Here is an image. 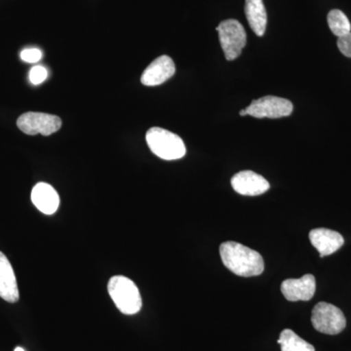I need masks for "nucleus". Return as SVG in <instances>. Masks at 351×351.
I'll list each match as a JSON object with an SVG mask.
<instances>
[{
  "label": "nucleus",
  "mask_w": 351,
  "mask_h": 351,
  "mask_svg": "<svg viewBox=\"0 0 351 351\" xmlns=\"http://www.w3.org/2000/svg\"><path fill=\"white\" fill-rule=\"evenodd\" d=\"M309 239L314 248L319 252L320 257H326L339 250L345 239L335 230L328 228H315L309 232Z\"/></svg>",
  "instance_id": "nucleus-11"
},
{
  "label": "nucleus",
  "mask_w": 351,
  "mask_h": 351,
  "mask_svg": "<svg viewBox=\"0 0 351 351\" xmlns=\"http://www.w3.org/2000/svg\"><path fill=\"white\" fill-rule=\"evenodd\" d=\"M327 21L330 29L338 38L345 36L348 32H351L350 20L346 17V14L341 12L339 9H334V10L330 11L329 14H328Z\"/></svg>",
  "instance_id": "nucleus-16"
},
{
  "label": "nucleus",
  "mask_w": 351,
  "mask_h": 351,
  "mask_svg": "<svg viewBox=\"0 0 351 351\" xmlns=\"http://www.w3.org/2000/svg\"><path fill=\"white\" fill-rule=\"evenodd\" d=\"M32 201L41 213L53 215L56 213L60 205L59 195L56 189L46 182H38L32 191Z\"/></svg>",
  "instance_id": "nucleus-13"
},
{
  "label": "nucleus",
  "mask_w": 351,
  "mask_h": 351,
  "mask_svg": "<svg viewBox=\"0 0 351 351\" xmlns=\"http://www.w3.org/2000/svg\"><path fill=\"white\" fill-rule=\"evenodd\" d=\"M311 323L316 331L326 335H338L345 330L346 319L343 311L334 304L318 302L313 309Z\"/></svg>",
  "instance_id": "nucleus-5"
},
{
  "label": "nucleus",
  "mask_w": 351,
  "mask_h": 351,
  "mask_svg": "<svg viewBox=\"0 0 351 351\" xmlns=\"http://www.w3.org/2000/svg\"><path fill=\"white\" fill-rule=\"evenodd\" d=\"M219 254L226 269L237 276H258L265 269L261 254L237 242H223L219 247Z\"/></svg>",
  "instance_id": "nucleus-1"
},
{
  "label": "nucleus",
  "mask_w": 351,
  "mask_h": 351,
  "mask_svg": "<svg viewBox=\"0 0 351 351\" xmlns=\"http://www.w3.org/2000/svg\"><path fill=\"white\" fill-rule=\"evenodd\" d=\"M232 186L237 193L247 196L263 195L270 188L269 182L263 176L249 170L241 171L233 176Z\"/></svg>",
  "instance_id": "nucleus-9"
},
{
  "label": "nucleus",
  "mask_w": 351,
  "mask_h": 351,
  "mask_svg": "<svg viewBox=\"0 0 351 351\" xmlns=\"http://www.w3.org/2000/svg\"><path fill=\"white\" fill-rule=\"evenodd\" d=\"M48 76L47 69L43 66H34L29 71V82L34 85H39L45 82Z\"/></svg>",
  "instance_id": "nucleus-17"
},
{
  "label": "nucleus",
  "mask_w": 351,
  "mask_h": 351,
  "mask_svg": "<svg viewBox=\"0 0 351 351\" xmlns=\"http://www.w3.org/2000/svg\"><path fill=\"white\" fill-rule=\"evenodd\" d=\"M338 47L339 51L346 57L351 58V32L339 36L338 39Z\"/></svg>",
  "instance_id": "nucleus-19"
},
{
  "label": "nucleus",
  "mask_w": 351,
  "mask_h": 351,
  "mask_svg": "<svg viewBox=\"0 0 351 351\" xmlns=\"http://www.w3.org/2000/svg\"><path fill=\"white\" fill-rule=\"evenodd\" d=\"M277 343L280 345L281 351H315L313 345L300 338L291 329L283 330Z\"/></svg>",
  "instance_id": "nucleus-15"
},
{
  "label": "nucleus",
  "mask_w": 351,
  "mask_h": 351,
  "mask_svg": "<svg viewBox=\"0 0 351 351\" xmlns=\"http://www.w3.org/2000/svg\"><path fill=\"white\" fill-rule=\"evenodd\" d=\"M108 291L120 313L126 315L140 313L142 297L137 285L131 279L122 276H113L108 281Z\"/></svg>",
  "instance_id": "nucleus-2"
},
{
  "label": "nucleus",
  "mask_w": 351,
  "mask_h": 351,
  "mask_svg": "<svg viewBox=\"0 0 351 351\" xmlns=\"http://www.w3.org/2000/svg\"><path fill=\"white\" fill-rule=\"evenodd\" d=\"M315 290V277L313 274H306L299 279H286L281 284V292L289 302L309 301Z\"/></svg>",
  "instance_id": "nucleus-8"
},
{
  "label": "nucleus",
  "mask_w": 351,
  "mask_h": 351,
  "mask_svg": "<svg viewBox=\"0 0 351 351\" xmlns=\"http://www.w3.org/2000/svg\"><path fill=\"white\" fill-rule=\"evenodd\" d=\"M239 114L240 117H247L248 114H247L246 108H243V110H240Z\"/></svg>",
  "instance_id": "nucleus-20"
},
{
  "label": "nucleus",
  "mask_w": 351,
  "mask_h": 351,
  "mask_svg": "<svg viewBox=\"0 0 351 351\" xmlns=\"http://www.w3.org/2000/svg\"><path fill=\"white\" fill-rule=\"evenodd\" d=\"M245 14L249 25L258 36H263L267 29V15L263 0H246Z\"/></svg>",
  "instance_id": "nucleus-14"
},
{
  "label": "nucleus",
  "mask_w": 351,
  "mask_h": 351,
  "mask_svg": "<svg viewBox=\"0 0 351 351\" xmlns=\"http://www.w3.org/2000/svg\"><path fill=\"white\" fill-rule=\"evenodd\" d=\"M216 29L219 32V43L226 59L233 61L239 58L247 43L243 25L237 20L230 19L223 21Z\"/></svg>",
  "instance_id": "nucleus-4"
},
{
  "label": "nucleus",
  "mask_w": 351,
  "mask_h": 351,
  "mask_svg": "<svg viewBox=\"0 0 351 351\" xmlns=\"http://www.w3.org/2000/svg\"><path fill=\"white\" fill-rule=\"evenodd\" d=\"M14 351H25V350H23L22 348H16Z\"/></svg>",
  "instance_id": "nucleus-21"
},
{
  "label": "nucleus",
  "mask_w": 351,
  "mask_h": 351,
  "mask_svg": "<svg viewBox=\"0 0 351 351\" xmlns=\"http://www.w3.org/2000/svg\"><path fill=\"white\" fill-rule=\"evenodd\" d=\"M17 126L27 135L49 136L62 127V120L57 115L43 112H27L17 120Z\"/></svg>",
  "instance_id": "nucleus-7"
},
{
  "label": "nucleus",
  "mask_w": 351,
  "mask_h": 351,
  "mask_svg": "<svg viewBox=\"0 0 351 351\" xmlns=\"http://www.w3.org/2000/svg\"><path fill=\"white\" fill-rule=\"evenodd\" d=\"M43 58V52L38 48H27L21 52V59L25 63H36Z\"/></svg>",
  "instance_id": "nucleus-18"
},
{
  "label": "nucleus",
  "mask_w": 351,
  "mask_h": 351,
  "mask_svg": "<svg viewBox=\"0 0 351 351\" xmlns=\"http://www.w3.org/2000/svg\"><path fill=\"white\" fill-rule=\"evenodd\" d=\"M0 298L11 304L19 301L20 298L12 265L2 252H0Z\"/></svg>",
  "instance_id": "nucleus-12"
},
{
  "label": "nucleus",
  "mask_w": 351,
  "mask_h": 351,
  "mask_svg": "<svg viewBox=\"0 0 351 351\" xmlns=\"http://www.w3.org/2000/svg\"><path fill=\"white\" fill-rule=\"evenodd\" d=\"M292 101L276 96H265L254 100L246 108L247 114L255 119H281L293 112Z\"/></svg>",
  "instance_id": "nucleus-6"
},
{
  "label": "nucleus",
  "mask_w": 351,
  "mask_h": 351,
  "mask_svg": "<svg viewBox=\"0 0 351 351\" xmlns=\"http://www.w3.org/2000/svg\"><path fill=\"white\" fill-rule=\"evenodd\" d=\"M176 73L174 62L169 56H160L143 73L141 82L145 86H157L170 80Z\"/></svg>",
  "instance_id": "nucleus-10"
},
{
  "label": "nucleus",
  "mask_w": 351,
  "mask_h": 351,
  "mask_svg": "<svg viewBox=\"0 0 351 351\" xmlns=\"http://www.w3.org/2000/svg\"><path fill=\"white\" fill-rule=\"evenodd\" d=\"M145 140L152 154L164 160H177L186 156V145L182 138L165 129L159 127L149 129Z\"/></svg>",
  "instance_id": "nucleus-3"
}]
</instances>
